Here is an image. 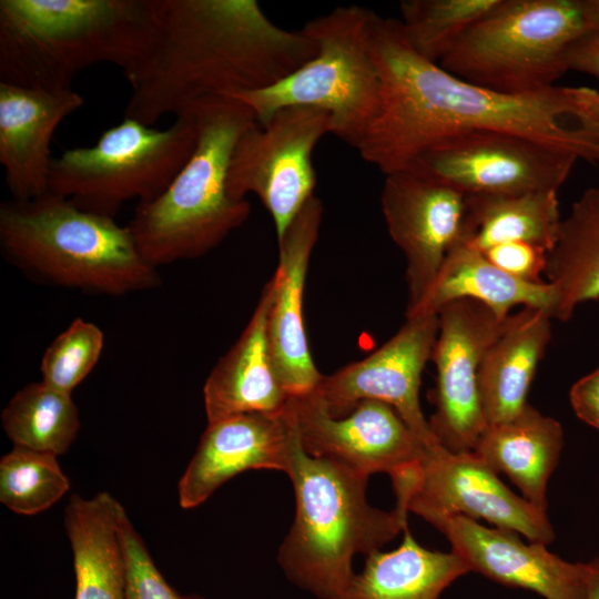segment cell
Masks as SVG:
<instances>
[{
	"instance_id": "30",
	"label": "cell",
	"mask_w": 599,
	"mask_h": 599,
	"mask_svg": "<svg viewBox=\"0 0 599 599\" xmlns=\"http://www.w3.org/2000/svg\"><path fill=\"white\" fill-rule=\"evenodd\" d=\"M500 0H404L399 4L404 34L416 53L436 63Z\"/></svg>"
},
{
	"instance_id": "3",
	"label": "cell",
	"mask_w": 599,
	"mask_h": 599,
	"mask_svg": "<svg viewBox=\"0 0 599 599\" xmlns=\"http://www.w3.org/2000/svg\"><path fill=\"white\" fill-rule=\"evenodd\" d=\"M153 28L152 0H1L0 83L64 90L97 63L125 72Z\"/></svg>"
},
{
	"instance_id": "39",
	"label": "cell",
	"mask_w": 599,
	"mask_h": 599,
	"mask_svg": "<svg viewBox=\"0 0 599 599\" xmlns=\"http://www.w3.org/2000/svg\"><path fill=\"white\" fill-rule=\"evenodd\" d=\"M587 565V597L599 599V557L586 562Z\"/></svg>"
},
{
	"instance_id": "16",
	"label": "cell",
	"mask_w": 599,
	"mask_h": 599,
	"mask_svg": "<svg viewBox=\"0 0 599 599\" xmlns=\"http://www.w3.org/2000/svg\"><path fill=\"white\" fill-rule=\"evenodd\" d=\"M380 204L388 233L405 256L408 315L427 295L459 237L466 195L405 167L385 175Z\"/></svg>"
},
{
	"instance_id": "11",
	"label": "cell",
	"mask_w": 599,
	"mask_h": 599,
	"mask_svg": "<svg viewBox=\"0 0 599 599\" xmlns=\"http://www.w3.org/2000/svg\"><path fill=\"white\" fill-rule=\"evenodd\" d=\"M579 159L572 151L524 135L475 131L439 142L407 167L465 195H506L558 191Z\"/></svg>"
},
{
	"instance_id": "26",
	"label": "cell",
	"mask_w": 599,
	"mask_h": 599,
	"mask_svg": "<svg viewBox=\"0 0 599 599\" xmlns=\"http://www.w3.org/2000/svg\"><path fill=\"white\" fill-rule=\"evenodd\" d=\"M469 572L451 550L420 546L408 527L392 551H374L336 599H438L456 579Z\"/></svg>"
},
{
	"instance_id": "14",
	"label": "cell",
	"mask_w": 599,
	"mask_h": 599,
	"mask_svg": "<svg viewBox=\"0 0 599 599\" xmlns=\"http://www.w3.org/2000/svg\"><path fill=\"white\" fill-rule=\"evenodd\" d=\"M437 333L438 314L408 316L398 332L367 357L323 375L313 393L333 417L347 415L365 399L386 403L425 447L439 444L419 402L422 374L432 359Z\"/></svg>"
},
{
	"instance_id": "21",
	"label": "cell",
	"mask_w": 599,
	"mask_h": 599,
	"mask_svg": "<svg viewBox=\"0 0 599 599\" xmlns=\"http://www.w3.org/2000/svg\"><path fill=\"white\" fill-rule=\"evenodd\" d=\"M272 296L271 278L241 335L209 374L203 386L207 423L242 414H275L286 408L291 397L275 373L267 341Z\"/></svg>"
},
{
	"instance_id": "23",
	"label": "cell",
	"mask_w": 599,
	"mask_h": 599,
	"mask_svg": "<svg viewBox=\"0 0 599 599\" xmlns=\"http://www.w3.org/2000/svg\"><path fill=\"white\" fill-rule=\"evenodd\" d=\"M124 507L108 491L70 497L64 510L75 573L74 599H126L125 565L120 539Z\"/></svg>"
},
{
	"instance_id": "31",
	"label": "cell",
	"mask_w": 599,
	"mask_h": 599,
	"mask_svg": "<svg viewBox=\"0 0 599 599\" xmlns=\"http://www.w3.org/2000/svg\"><path fill=\"white\" fill-rule=\"evenodd\" d=\"M58 456L13 446L0 459V501L18 515L33 516L59 501L70 488Z\"/></svg>"
},
{
	"instance_id": "4",
	"label": "cell",
	"mask_w": 599,
	"mask_h": 599,
	"mask_svg": "<svg viewBox=\"0 0 599 599\" xmlns=\"http://www.w3.org/2000/svg\"><path fill=\"white\" fill-rule=\"evenodd\" d=\"M286 474L295 517L277 561L296 587L319 599H336L355 575L354 556L377 551L404 531L409 511L398 501L390 510L372 507L368 477L306 454L295 418Z\"/></svg>"
},
{
	"instance_id": "33",
	"label": "cell",
	"mask_w": 599,
	"mask_h": 599,
	"mask_svg": "<svg viewBox=\"0 0 599 599\" xmlns=\"http://www.w3.org/2000/svg\"><path fill=\"white\" fill-rule=\"evenodd\" d=\"M120 539L125 565L126 599H205L173 589L154 564L126 511L120 520Z\"/></svg>"
},
{
	"instance_id": "5",
	"label": "cell",
	"mask_w": 599,
	"mask_h": 599,
	"mask_svg": "<svg viewBox=\"0 0 599 599\" xmlns=\"http://www.w3.org/2000/svg\"><path fill=\"white\" fill-rule=\"evenodd\" d=\"M0 252L38 284L90 295L125 296L162 284L126 226L50 192L2 201Z\"/></svg>"
},
{
	"instance_id": "2",
	"label": "cell",
	"mask_w": 599,
	"mask_h": 599,
	"mask_svg": "<svg viewBox=\"0 0 599 599\" xmlns=\"http://www.w3.org/2000/svg\"><path fill=\"white\" fill-rule=\"evenodd\" d=\"M154 28L125 72L124 118L152 126L210 97L273 85L314 58L316 43L272 22L256 0H152Z\"/></svg>"
},
{
	"instance_id": "29",
	"label": "cell",
	"mask_w": 599,
	"mask_h": 599,
	"mask_svg": "<svg viewBox=\"0 0 599 599\" xmlns=\"http://www.w3.org/2000/svg\"><path fill=\"white\" fill-rule=\"evenodd\" d=\"M1 425L13 446L60 456L75 440L80 418L72 394L40 380L12 396L1 412Z\"/></svg>"
},
{
	"instance_id": "34",
	"label": "cell",
	"mask_w": 599,
	"mask_h": 599,
	"mask_svg": "<svg viewBox=\"0 0 599 599\" xmlns=\"http://www.w3.org/2000/svg\"><path fill=\"white\" fill-rule=\"evenodd\" d=\"M488 261L501 271L529 283H544L548 251L541 246L524 242H512L493 246L481 252Z\"/></svg>"
},
{
	"instance_id": "32",
	"label": "cell",
	"mask_w": 599,
	"mask_h": 599,
	"mask_svg": "<svg viewBox=\"0 0 599 599\" xmlns=\"http://www.w3.org/2000/svg\"><path fill=\"white\" fill-rule=\"evenodd\" d=\"M104 334L94 323L74 318L44 349L40 362L41 380L72 394L98 364Z\"/></svg>"
},
{
	"instance_id": "24",
	"label": "cell",
	"mask_w": 599,
	"mask_h": 599,
	"mask_svg": "<svg viewBox=\"0 0 599 599\" xmlns=\"http://www.w3.org/2000/svg\"><path fill=\"white\" fill-rule=\"evenodd\" d=\"M562 446L560 423L527 404L515 417L487 426L473 453L495 473L505 474L528 502L547 512V485Z\"/></svg>"
},
{
	"instance_id": "13",
	"label": "cell",
	"mask_w": 599,
	"mask_h": 599,
	"mask_svg": "<svg viewBox=\"0 0 599 599\" xmlns=\"http://www.w3.org/2000/svg\"><path fill=\"white\" fill-rule=\"evenodd\" d=\"M407 508L433 526L464 516L487 520L530 542L548 545L555 538L547 512L514 494L473 451L453 453L440 444L425 447Z\"/></svg>"
},
{
	"instance_id": "10",
	"label": "cell",
	"mask_w": 599,
	"mask_h": 599,
	"mask_svg": "<svg viewBox=\"0 0 599 599\" xmlns=\"http://www.w3.org/2000/svg\"><path fill=\"white\" fill-rule=\"evenodd\" d=\"M331 133L327 112L309 106L275 111L265 123L256 122L238 138L229 165L232 197L255 194L270 213L277 238L313 197L316 172L312 154Z\"/></svg>"
},
{
	"instance_id": "36",
	"label": "cell",
	"mask_w": 599,
	"mask_h": 599,
	"mask_svg": "<svg viewBox=\"0 0 599 599\" xmlns=\"http://www.w3.org/2000/svg\"><path fill=\"white\" fill-rule=\"evenodd\" d=\"M567 60L569 70L599 80V38L588 35L578 40L569 50Z\"/></svg>"
},
{
	"instance_id": "1",
	"label": "cell",
	"mask_w": 599,
	"mask_h": 599,
	"mask_svg": "<svg viewBox=\"0 0 599 599\" xmlns=\"http://www.w3.org/2000/svg\"><path fill=\"white\" fill-rule=\"evenodd\" d=\"M370 49L380 104L356 150L385 175L448 138L475 131L515 133L599 162V134L581 115L571 88L514 95L478 87L420 57L400 21L378 14Z\"/></svg>"
},
{
	"instance_id": "9",
	"label": "cell",
	"mask_w": 599,
	"mask_h": 599,
	"mask_svg": "<svg viewBox=\"0 0 599 599\" xmlns=\"http://www.w3.org/2000/svg\"><path fill=\"white\" fill-rule=\"evenodd\" d=\"M196 139L190 109L164 130L124 118L94 145L53 159L49 192L83 211L114 219L126 202H149L163 193L192 155Z\"/></svg>"
},
{
	"instance_id": "20",
	"label": "cell",
	"mask_w": 599,
	"mask_h": 599,
	"mask_svg": "<svg viewBox=\"0 0 599 599\" xmlns=\"http://www.w3.org/2000/svg\"><path fill=\"white\" fill-rule=\"evenodd\" d=\"M84 101L72 89H28L0 83V163L11 199L49 192L51 140Z\"/></svg>"
},
{
	"instance_id": "25",
	"label": "cell",
	"mask_w": 599,
	"mask_h": 599,
	"mask_svg": "<svg viewBox=\"0 0 599 599\" xmlns=\"http://www.w3.org/2000/svg\"><path fill=\"white\" fill-rule=\"evenodd\" d=\"M460 298L480 302L500 317L510 315L515 306L544 309L551 317L555 306L554 288L548 282L519 280L498 268L481 252L455 243L427 295L406 317L438 314L444 305Z\"/></svg>"
},
{
	"instance_id": "35",
	"label": "cell",
	"mask_w": 599,
	"mask_h": 599,
	"mask_svg": "<svg viewBox=\"0 0 599 599\" xmlns=\"http://www.w3.org/2000/svg\"><path fill=\"white\" fill-rule=\"evenodd\" d=\"M569 398L576 415L599 430V367L572 385Z\"/></svg>"
},
{
	"instance_id": "22",
	"label": "cell",
	"mask_w": 599,
	"mask_h": 599,
	"mask_svg": "<svg viewBox=\"0 0 599 599\" xmlns=\"http://www.w3.org/2000/svg\"><path fill=\"white\" fill-rule=\"evenodd\" d=\"M550 338L551 317L546 311L522 307L508 316L478 373L487 426L515 417L528 404V390Z\"/></svg>"
},
{
	"instance_id": "37",
	"label": "cell",
	"mask_w": 599,
	"mask_h": 599,
	"mask_svg": "<svg viewBox=\"0 0 599 599\" xmlns=\"http://www.w3.org/2000/svg\"><path fill=\"white\" fill-rule=\"evenodd\" d=\"M572 97L587 123L599 134V91L587 88H571Z\"/></svg>"
},
{
	"instance_id": "17",
	"label": "cell",
	"mask_w": 599,
	"mask_h": 599,
	"mask_svg": "<svg viewBox=\"0 0 599 599\" xmlns=\"http://www.w3.org/2000/svg\"><path fill=\"white\" fill-rule=\"evenodd\" d=\"M323 213V203L314 195L277 238L278 263L272 276L267 341L275 373L290 397L312 393L323 377L314 364L303 317L309 258Z\"/></svg>"
},
{
	"instance_id": "27",
	"label": "cell",
	"mask_w": 599,
	"mask_h": 599,
	"mask_svg": "<svg viewBox=\"0 0 599 599\" xmlns=\"http://www.w3.org/2000/svg\"><path fill=\"white\" fill-rule=\"evenodd\" d=\"M556 190L506 195H466L460 243L479 252L524 242L550 251L562 219Z\"/></svg>"
},
{
	"instance_id": "6",
	"label": "cell",
	"mask_w": 599,
	"mask_h": 599,
	"mask_svg": "<svg viewBox=\"0 0 599 599\" xmlns=\"http://www.w3.org/2000/svg\"><path fill=\"white\" fill-rule=\"evenodd\" d=\"M189 109L197 133L192 155L163 193L136 204L126 225L158 270L210 253L251 213L247 200L230 195L227 172L238 138L257 122L254 112L232 97L205 98Z\"/></svg>"
},
{
	"instance_id": "38",
	"label": "cell",
	"mask_w": 599,
	"mask_h": 599,
	"mask_svg": "<svg viewBox=\"0 0 599 599\" xmlns=\"http://www.w3.org/2000/svg\"><path fill=\"white\" fill-rule=\"evenodd\" d=\"M590 37L599 38V0H581Z\"/></svg>"
},
{
	"instance_id": "18",
	"label": "cell",
	"mask_w": 599,
	"mask_h": 599,
	"mask_svg": "<svg viewBox=\"0 0 599 599\" xmlns=\"http://www.w3.org/2000/svg\"><path fill=\"white\" fill-rule=\"evenodd\" d=\"M436 527L451 551L468 567L507 587L532 591L544 599H586L587 565L570 562L545 544H525L515 531L488 528L471 518L453 516Z\"/></svg>"
},
{
	"instance_id": "7",
	"label": "cell",
	"mask_w": 599,
	"mask_h": 599,
	"mask_svg": "<svg viewBox=\"0 0 599 599\" xmlns=\"http://www.w3.org/2000/svg\"><path fill=\"white\" fill-rule=\"evenodd\" d=\"M376 16L349 4L305 22L301 30L317 45L314 58L271 87L232 98L248 105L260 124L287 106L327 112L331 133L357 149L380 104V77L370 49Z\"/></svg>"
},
{
	"instance_id": "28",
	"label": "cell",
	"mask_w": 599,
	"mask_h": 599,
	"mask_svg": "<svg viewBox=\"0 0 599 599\" xmlns=\"http://www.w3.org/2000/svg\"><path fill=\"white\" fill-rule=\"evenodd\" d=\"M544 274L555 294L552 319L567 322L577 306L599 298V186L586 190L562 219Z\"/></svg>"
},
{
	"instance_id": "12",
	"label": "cell",
	"mask_w": 599,
	"mask_h": 599,
	"mask_svg": "<svg viewBox=\"0 0 599 599\" xmlns=\"http://www.w3.org/2000/svg\"><path fill=\"white\" fill-rule=\"evenodd\" d=\"M508 316L500 317L469 298L453 301L438 312L432 355L437 372L430 397L435 412L428 424L437 441L453 453L473 451L487 428L478 373L486 351L504 329Z\"/></svg>"
},
{
	"instance_id": "8",
	"label": "cell",
	"mask_w": 599,
	"mask_h": 599,
	"mask_svg": "<svg viewBox=\"0 0 599 599\" xmlns=\"http://www.w3.org/2000/svg\"><path fill=\"white\" fill-rule=\"evenodd\" d=\"M588 35L581 0H500L439 65L491 91L539 92L556 87L569 50Z\"/></svg>"
},
{
	"instance_id": "19",
	"label": "cell",
	"mask_w": 599,
	"mask_h": 599,
	"mask_svg": "<svg viewBox=\"0 0 599 599\" xmlns=\"http://www.w3.org/2000/svg\"><path fill=\"white\" fill-rule=\"evenodd\" d=\"M293 430L290 402L281 413L242 414L207 423L179 481L180 506L192 509L202 505L224 483L246 470L286 473Z\"/></svg>"
},
{
	"instance_id": "15",
	"label": "cell",
	"mask_w": 599,
	"mask_h": 599,
	"mask_svg": "<svg viewBox=\"0 0 599 599\" xmlns=\"http://www.w3.org/2000/svg\"><path fill=\"white\" fill-rule=\"evenodd\" d=\"M306 454L334 461L358 475L385 473L392 481L416 468L425 446L388 404L365 399L347 415L331 416L314 393L291 397Z\"/></svg>"
}]
</instances>
